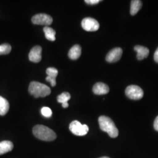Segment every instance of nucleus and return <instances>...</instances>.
Instances as JSON below:
<instances>
[{
	"label": "nucleus",
	"mask_w": 158,
	"mask_h": 158,
	"mask_svg": "<svg viewBox=\"0 0 158 158\" xmlns=\"http://www.w3.org/2000/svg\"><path fill=\"white\" fill-rule=\"evenodd\" d=\"M33 134L37 138L44 141H52L56 138V134L53 130L42 125L35 126Z\"/></svg>",
	"instance_id": "obj_1"
},
{
	"label": "nucleus",
	"mask_w": 158,
	"mask_h": 158,
	"mask_svg": "<svg viewBox=\"0 0 158 158\" xmlns=\"http://www.w3.org/2000/svg\"><path fill=\"white\" fill-rule=\"evenodd\" d=\"M98 123L100 129L107 132L111 138H115L118 136V130L110 118L102 115L99 117Z\"/></svg>",
	"instance_id": "obj_2"
},
{
	"label": "nucleus",
	"mask_w": 158,
	"mask_h": 158,
	"mask_svg": "<svg viewBox=\"0 0 158 158\" xmlns=\"http://www.w3.org/2000/svg\"><path fill=\"white\" fill-rule=\"evenodd\" d=\"M29 93L35 98L45 97L51 94V90L48 85L38 81H32L28 89Z\"/></svg>",
	"instance_id": "obj_3"
},
{
	"label": "nucleus",
	"mask_w": 158,
	"mask_h": 158,
	"mask_svg": "<svg viewBox=\"0 0 158 158\" xmlns=\"http://www.w3.org/2000/svg\"><path fill=\"white\" fill-rule=\"evenodd\" d=\"M69 130L77 136L85 135L89 132V127L87 125H82L78 121H73L69 125Z\"/></svg>",
	"instance_id": "obj_4"
},
{
	"label": "nucleus",
	"mask_w": 158,
	"mask_h": 158,
	"mask_svg": "<svg viewBox=\"0 0 158 158\" xmlns=\"http://www.w3.org/2000/svg\"><path fill=\"white\" fill-rule=\"evenodd\" d=\"M125 94L131 100H138L143 96V91L141 87L135 85H131L127 87Z\"/></svg>",
	"instance_id": "obj_5"
},
{
	"label": "nucleus",
	"mask_w": 158,
	"mask_h": 158,
	"mask_svg": "<svg viewBox=\"0 0 158 158\" xmlns=\"http://www.w3.org/2000/svg\"><path fill=\"white\" fill-rule=\"evenodd\" d=\"M81 26L85 31L89 32L96 31L100 28V25L98 21L95 19L90 17L85 18L83 19Z\"/></svg>",
	"instance_id": "obj_6"
},
{
	"label": "nucleus",
	"mask_w": 158,
	"mask_h": 158,
	"mask_svg": "<svg viewBox=\"0 0 158 158\" xmlns=\"http://www.w3.org/2000/svg\"><path fill=\"white\" fill-rule=\"evenodd\" d=\"M32 22L35 25H45L48 27L53 22L52 18L45 14H39L34 15L32 18Z\"/></svg>",
	"instance_id": "obj_7"
},
{
	"label": "nucleus",
	"mask_w": 158,
	"mask_h": 158,
	"mask_svg": "<svg viewBox=\"0 0 158 158\" xmlns=\"http://www.w3.org/2000/svg\"><path fill=\"white\" fill-rule=\"evenodd\" d=\"M123 55V50L120 48H116L110 51L106 56V60L109 63H114L118 61Z\"/></svg>",
	"instance_id": "obj_8"
},
{
	"label": "nucleus",
	"mask_w": 158,
	"mask_h": 158,
	"mask_svg": "<svg viewBox=\"0 0 158 158\" xmlns=\"http://www.w3.org/2000/svg\"><path fill=\"white\" fill-rule=\"evenodd\" d=\"M42 59V48L40 46H35L29 53V59L34 63L40 62Z\"/></svg>",
	"instance_id": "obj_9"
},
{
	"label": "nucleus",
	"mask_w": 158,
	"mask_h": 158,
	"mask_svg": "<svg viewBox=\"0 0 158 158\" xmlns=\"http://www.w3.org/2000/svg\"><path fill=\"white\" fill-rule=\"evenodd\" d=\"M46 74L48 76L46 78V80L49 82L52 87L55 86L56 85V79L58 74V70L55 68H48L46 70Z\"/></svg>",
	"instance_id": "obj_10"
},
{
	"label": "nucleus",
	"mask_w": 158,
	"mask_h": 158,
	"mask_svg": "<svg viewBox=\"0 0 158 158\" xmlns=\"http://www.w3.org/2000/svg\"><path fill=\"white\" fill-rule=\"evenodd\" d=\"M110 89L107 85L102 83H97L93 88V91L96 95H104L107 94Z\"/></svg>",
	"instance_id": "obj_11"
},
{
	"label": "nucleus",
	"mask_w": 158,
	"mask_h": 158,
	"mask_svg": "<svg viewBox=\"0 0 158 158\" xmlns=\"http://www.w3.org/2000/svg\"><path fill=\"white\" fill-rule=\"evenodd\" d=\"M134 50L137 52L136 57L139 60H141L145 58H147L149 53V49L146 47L142 46H135L134 47Z\"/></svg>",
	"instance_id": "obj_12"
},
{
	"label": "nucleus",
	"mask_w": 158,
	"mask_h": 158,
	"mask_svg": "<svg viewBox=\"0 0 158 158\" xmlns=\"http://www.w3.org/2000/svg\"><path fill=\"white\" fill-rule=\"evenodd\" d=\"M81 54V48L79 45H74L69 52L68 56L72 60H76L79 59Z\"/></svg>",
	"instance_id": "obj_13"
},
{
	"label": "nucleus",
	"mask_w": 158,
	"mask_h": 158,
	"mask_svg": "<svg viewBox=\"0 0 158 158\" xmlns=\"http://www.w3.org/2000/svg\"><path fill=\"white\" fill-rule=\"evenodd\" d=\"M14 148L12 142L9 141H4L0 142V155L11 151Z\"/></svg>",
	"instance_id": "obj_14"
},
{
	"label": "nucleus",
	"mask_w": 158,
	"mask_h": 158,
	"mask_svg": "<svg viewBox=\"0 0 158 158\" xmlns=\"http://www.w3.org/2000/svg\"><path fill=\"white\" fill-rule=\"evenodd\" d=\"M71 96L68 92H63L57 97V102L62 104V107L64 108L69 107L68 101L70 99Z\"/></svg>",
	"instance_id": "obj_15"
},
{
	"label": "nucleus",
	"mask_w": 158,
	"mask_h": 158,
	"mask_svg": "<svg viewBox=\"0 0 158 158\" xmlns=\"http://www.w3.org/2000/svg\"><path fill=\"white\" fill-rule=\"evenodd\" d=\"M10 104L7 100L0 96V115H5L8 112Z\"/></svg>",
	"instance_id": "obj_16"
},
{
	"label": "nucleus",
	"mask_w": 158,
	"mask_h": 158,
	"mask_svg": "<svg viewBox=\"0 0 158 158\" xmlns=\"http://www.w3.org/2000/svg\"><path fill=\"white\" fill-rule=\"evenodd\" d=\"M142 6L141 1L139 0H132L131 4L130 13L132 15H135L139 11Z\"/></svg>",
	"instance_id": "obj_17"
},
{
	"label": "nucleus",
	"mask_w": 158,
	"mask_h": 158,
	"mask_svg": "<svg viewBox=\"0 0 158 158\" xmlns=\"http://www.w3.org/2000/svg\"><path fill=\"white\" fill-rule=\"evenodd\" d=\"M44 31L45 35L46 38L51 41H55L56 40L55 35L56 32L54 29L49 27H45L44 28Z\"/></svg>",
	"instance_id": "obj_18"
},
{
	"label": "nucleus",
	"mask_w": 158,
	"mask_h": 158,
	"mask_svg": "<svg viewBox=\"0 0 158 158\" xmlns=\"http://www.w3.org/2000/svg\"><path fill=\"white\" fill-rule=\"evenodd\" d=\"M11 51V46L8 44H4L0 45V55H7Z\"/></svg>",
	"instance_id": "obj_19"
},
{
	"label": "nucleus",
	"mask_w": 158,
	"mask_h": 158,
	"mask_svg": "<svg viewBox=\"0 0 158 158\" xmlns=\"http://www.w3.org/2000/svg\"><path fill=\"white\" fill-rule=\"evenodd\" d=\"M41 114L46 118H50L52 117V111L50 108L44 107L41 109Z\"/></svg>",
	"instance_id": "obj_20"
},
{
	"label": "nucleus",
	"mask_w": 158,
	"mask_h": 158,
	"mask_svg": "<svg viewBox=\"0 0 158 158\" xmlns=\"http://www.w3.org/2000/svg\"><path fill=\"white\" fill-rule=\"evenodd\" d=\"M100 1V0H85V2L89 5H96L99 3Z\"/></svg>",
	"instance_id": "obj_21"
},
{
	"label": "nucleus",
	"mask_w": 158,
	"mask_h": 158,
	"mask_svg": "<svg viewBox=\"0 0 158 158\" xmlns=\"http://www.w3.org/2000/svg\"><path fill=\"white\" fill-rule=\"evenodd\" d=\"M153 126H154V128H155V130L158 131V116L156 117V118L155 120V121H154V124H153Z\"/></svg>",
	"instance_id": "obj_22"
},
{
	"label": "nucleus",
	"mask_w": 158,
	"mask_h": 158,
	"mask_svg": "<svg viewBox=\"0 0 158 158\" xmlns=\"http://www.w3.org/2000/svg\"><path fill=\"white\" fill-rule=\"evenodd\" d=\"M154 60L156 62L158 63V48L155 51V54H154Z\"/></svg>",
	"instance_id": "obj_23"
},
{
	"label": "nucleus",
	"mask_w": 158,
	"mask_h": 158,
	"mask_svg": "<svg viewBox=\"0 0 158 158\" xmlns=\"http://www.w3.org/2000/svg\"><path fill=\"white\" fill-rule=\"evenodd\" d=\"M108 158V157H107V156H104V157H102V158Z\"/></svg>",
	"instance_id": "obj_24"
}]
</instances>
